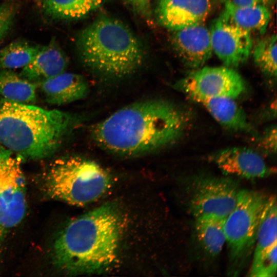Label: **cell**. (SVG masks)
Masks as SVG:
<instances>
[{
    "instance_id": "484cf974",
    "label": "cell",
    "mask_w": 277,
    "mask_h": 277,
    "mask_svg": "<svg viewBox=\"0 0 277 277\" xmlns=\"http://www.w3.org/2000/svg\"><path fill=\"white\" fill-rule=\"evenodd\" d=\"M261 145L268 151L275 153L276 150V126H271L267 129L261 139Z\"/></svg>"
},
{
    "instance_id": "30bf717a",
    "label": "cell",
    "mask_w": 277,
    "mask_h": 277,
    "mask_svg": "<svg viewBox=\"0 0 277 277\" xmlns=\"http://www.w3.org/2000/svg\"><path fill=\"white\" fill-rule=\"evenodd\" d=\"M210 33L213 51L225 66L237 67L248 59L251 33L236 24L225 10L213 22Z\"/></svg>"
},
{
    "instance_id": "d6986e66",
    "label": "cell",
    "mask_w": 277,
    "mask_h": 277,
    "mask_svg": "<svg viewBox=\"0 0 277 277\" xmlns=\"http://www.w3.org/2000/svg\"><path fill=\"white\" fill-rule=\"evenodd\" d=\"M224 221L214 217L195 219V234L200 246L207 255L215 257L226 242Z\"/></svg>"
},
{
    "instance_id": "9a60e30c",
    "label": "cell",
    "mask_w": 277,
    "mask_h": 277,
    "mask_svg": "<svg viewBox=\"0 0 277 277\" xmlns=\"http://www.w3.org/2000/svg\"><path fill=\"white\" fill-rule=\"evenodd\" d=\"M49 104L61 105L82 99L88 92V85L80 75L64 72L38 85Z\"/></svg>"
},
{
    "instance_id": "ffe728a7",
    "label": "cell",
    "mask_w": 277,
    "mask_h": 277,
    "mask_svg": "<svg viewBox=\"0 0 277 277\" xmlns=\"http://www.w3.org/2000/svg\"><path fill=\"white\" fill-rule=\"evenodd\" d=\"M38 85L11 69H0V95L6 100L25 104L36 100Z\"/></svg>"
},
{
    "instance_id": "4fadbf2b",
    "label": "cell",
    "mask_w": 277,
    "mask_h": 277,
    "mask_svg": "<svg viewBox=\"0 0 277 277\" xmlns=\"http://www.w3.org/2000/svg\"><path fill=\"white\" fill-rule=\"evenodd\" d=\"M172 43L183 62L191 68L201 67L213 52L210 30L203 23L175 30Z\"/></svg>"
},
{
    "instance_id": "52a82bcc",
    "label": "cell",
    "mask_w": 277,
    "mask_h": 277,
    "mask_svg": "<svg viewBox=\"0 0 277 277\" xmlns=\"http://www.w3.org/2000/svg\"><path fill=\"white\" fill-rule=\"evenodd\" d=\"M21 158L0 145V241L26 213V182Z\"/></svg>"
},
{
    "instance_id": "44dd1931",
    "label": "cell",
    "mask_w": 277,
    "mask_h": 277,
    "mask_svg": "<svg viewBox=\"0 0 277 277\" xmlns=\"http://www.w3.org/2000/svg\"><path fill=\"white\" fill-rule=\"evenodd\" d=\"M276 197L268 198L259 225L253 258L259 256L276 244Z\"/></svg>"
},
{
    "instance_id": "5b68a950",
    "label": "cell",
    "mask_w": 277,
    "mask_h": 277,
    "mask_svg": "<svg viewBox=\"0 0 277 277\" xmlns=\"http://www.w3.org/2000/svg\"><path fill=\"white\" fill-rule=\"evenodd\" d=\"M111 183L109 173L97 163L71 156L52 164L43 178V187L52 199L82 206L100 197Z\"/></svg>"
},
{
    "instance_id": "3957f363",
    "label": "cell",
    "mask_w": 277,
    "mask_h": 277,
    "mask_svg": "<svg viewBox=\"0 0 277 277\" xmlns=\"http://www.w3.org/2000/svg\"><path fill=\"white\" fill-rule=\"evenodd\" d=\"M71 124L70 115L62 111L0 99V145L22 158L52 155Z\"/></svg>"
},
{
    "instance_id": "603a6c76",
    "label": "cell",
    "mask_w": 277,
    "mask_h": 277,
    "mask_svg": "<svg viewBox=\"0 0 277 277\" xmlns=\"http://www.w3.org/2000/svg\"><path fill=\"white\" fill-rule=\"evenodd\" d=\"M253 55L256 65L265 74L276 76V36H266L255 45Z\"/></svg>"
},
{
    "instance_id": "9c48e42d",
    "label": "cell",
    "mask_w": 277,
    "mask_h": 277,
    "mask_svg": "<svg viewBox=\"0 0 277 277\" xmlns=\"http://www.w3.org/2000/svg\"><path fill=\"white\" fill-rule=\"evenodd\" d=\"M175 87L194 101L214 97L234 99L244 92L246 84L240 74L229 67H206L190 73Z\"/></svg>"
},
{
    "instance_id": "ac0fdd59",
    "label": "cell",
    "mask_w": 277,
    "mask_h": 277,
    "mask_svg": "<svg viewBox=\"0 0 277 277\" xmlns=\"http://www.w3.org/2000/svg\"><path fill=\"white\" fill-rule=\"evenodd\" d=\"M224 10L233 21L248 31L263 33L270 18V12L265 6L241 7L230 0H223Z\"/></svg>"
},
{
    "instance_id": "277c9868",
    "label": "cell",
    "mask_w": 277,
    "mask_h": 277,
    "mask_svg": "<svg viewBox=\"0 0 277 277\" xmlns=\"http://www.w3.org/2000/svg\"><path fill=\"white\" fill-rule=\"evenodd\" d=\"M80 57L92 70L122 78L136 71L144 60L141 44L120 21L102 16L84 29L76 41Z\"/></svg>"
},
{
    "instance_id": "cb8c5ba5",
    "label": "cell",
    "mask_w": 277,
    "mask_h": 277,
    "mask_svg": "<svg viewBox=\"0 0 277 277\" xmlns=\"http://www.w3.org/2000/svg\"><path fill=\"white\" fill-rule=\"evenodd\" d=\"M276 244L253 258L249 276L272 277L276 275Z\"/></svg>"
},
{
    "instance_id": "d4e9b609",
    "label": "cell",
    "mask_w": 277,
    "mask_h": 277,
    "mask_svg": "<svg viewBox=\"0 0 277 277\" xmlns=\"http://www.w3.org/2000/svg\"><path fill=\"white\" fill-rule=\"evenodd\" d=\"M16 12L17 6L14 2H6L0 4V42L10 30Z\"/></svg>"
},
{
    "instance_id": "6da1fadb",
    "label": "cell",
    "mask_w": 277,
    "mask_h": 277,
    "mask_svg": "<svg viewBox=\"0 0 277 277\" xmlns=\"http://www.w3.org/2000/svg\"><path fill=\"white\" fill-rule=\"evenodd\" d=\"M189 123L188 113L171 102L149 100L118 110L95 125L92 133L104 149L131 156L173 143L182 136Z\"/></svg>"
},
{
    "instance_id": "7402d4cb",
    "label": "cell",
    "mask_w": 277,
    "mask_h": 277,
    "mask_svg": "<svg viewBox=\"0 0 277 277\" xmlns=\"http://www.w3.org/2000/svg\"><path fill=\"white\" fill-rule=\"evenodd\" d=\"M42 46L27 41H14L0 49V69L25 67L35 56Z\"/></svg>"
},
{
    "instance_id": "7a4b0ae2",
    "label": "cell",
    "mask_w": 277,
    "mask_h": 277,
    "mask_svg": "<svg viewBox=\"0 0 277 277\" xmlns=\"http://www.w3.org/2000/svg\"><path fill=\"white\" fill-rule=\"evenodd\" d=\"M117 208L107 204L70 221L56 236L54 265L71 274L104 272L115 262L122 231Z\"/></svg>"
},
{
    "instance_id": "4316f807",
    "label": "cell",
    "mask_w": 277,
    "mask_h": 277,
    "mask_svg": "<svg viewBox=\"0 0 277 277\" xmlns=\"http://www.w3.org/2000/svg\"><path fill=\"white\" fill-rule=\"evenodd\" d=\"M138 13L147 15L150 10V0H125Z\"/></svg>"
},
{
    "instance_id": "8fae6325",
    "label": "cell",
    "mask_w": 277,
    "mask_h": 277,
    "mask_svg": "<svg viewBox=\"0 0 277 277\" xmlns=\"http://www.w3.org/2000/svg\"><path fill=\"white\" fill-rule=\"evenodd\" d=\"M209 159L224 173L247 179L265 177L275 171L260 154L247 147L227 148L212 154Z\"/></svg>"
},
{
    "instance_id": "ba28073f",
    "label": "cell",
    "mask_w": 277,
    "mask_h": 277,
    "mask_svg": "<svg viewBox=\"0 0 277 277\" xmlns=\"http://www.w3.org/2000/svg\"><path fill=\"white\" fill-rule=\"evenodd\" d=\"M190 183L188 204L195 219L214 217L225 220L234 207L240 190L232 179L201 176Z\"/></svg>"
},
{
    "instance_id": "7c38bea8",
    "label": "cell",
    "mask_w": 277,
    "mask_h": 277,
    "mask_svg": "<svg viewBox=\"0 0 277 277\" xmlns=\"http://www.w3.org/2000/svg\"><path fill=\"white\" fill-rule=\"evenodd\" d=\"M214 0H159V23L174 31L203 23L210 14Z\"/></svg>"
},
{
    "instance_id": "83f0119b",
    "label": "cell",
    "mask_w": 277,
    "mask_h": 277,
    "mask_svg": "<svg viewBox=\"0 0 277 277\" xmlns=\"http://www.w3.org/2000/svg\"><path fill=\"white\" fill-rule=\"evenodd\" d=\"M234 5L241 7L265 6L269 5L272 0H230Z\"/></svg>"
},
{
    "instance_id": "2e32d148",
    "label": "cell",
    "mask_w": 277,
    "mask_h": 277,
    "mask_svg": "<svg viewBox=\"0 0 277 277\" xmlns=\"http://www.w3.org/2000/svg\"><path fill=\"white\" fill-rule=\"evenodd\" d=\"M228 97L204 99L199 102L224 127L235 131L250 132L252 128L243 110Z\"/></svg>"
},
{
    "instance_id": "8992f818",
    "label": "cell",
    "mask_w": 277,
    "mask_h": 277,
    "mask_svg": "<svg viewBox=\"0 0 277 277\" xmlns=\"http://www.w3.org/2000/svg\"><path fill=\"white\" fill-rule=\"evenodd\" d=\"M268 197L261 193L240 190L236 204L224 221L228 248V273H240L254 250L258 229Z\"/></svg>"
},
{
    "instance_id": "e0dca14e",
    "label": "cell",
    "mask_w": 277,
    "mask_h": 277,
    "mask_svg": "<svg viewBox=\"0 0 277 277\" xmlns=\"http://www.w3.org/2000/svg\"><path fill=\"white\" fill-rule=\"evenodd\" d=\"M104 0H42L43 12L54 20H76L98 8Z\"/></svg>"
},
{
    "instance_id": "5bb4252c",
    "label": "cell",
    "mask_w": 277,
    "mask_h": 277,
    "mask_svg": "<svg viewBox=\"0 0 277 277\" xmlns=\"http://www.w3.org/2000/svg\"><path fill=\"white\" fill-rule=\"evenodd\" d=\"M68 61L64 52L52 41L42 48L33 60L23 68L20 75L38 85L65 72Z\"/></svg>"
}]
</instances>
